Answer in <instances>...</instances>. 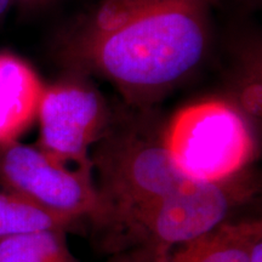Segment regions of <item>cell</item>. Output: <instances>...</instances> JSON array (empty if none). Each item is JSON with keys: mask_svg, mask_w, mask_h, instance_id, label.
Instances as JSON below:
<instances>
[{"mask_svg": "<svg viewBox=\"0 0 262 262\" xmlns=\"http://www.w3.org/2000/svg\"><path fill=\"white\" fill-rule=\"evenodd\" d=\"M215 0H102L60 39L66 63L149 108L204 58Z\"/></svg>", "mask_w": 262, "mask_h": 262, "instance_id": "6da1fadb", "label": "cell"}, {"mask_svg": "<svg viewBox=\"0 0 262 262\" xmlns=\"http://www.w3.org/2000/svg\"><path fill=\"white\" fill-rule=\"evenodd\" d=\"M135 108V107H134ZM111 119L91 157L108 228L118 237L147 206L193 180L178 169L164 142V125L149 108Z\"/></svg>", "mask_w": 262, "mask_h": 262, "instance_id": "7a4b0ae2", "label": "cell"}, {"mask_svg": "<svg viewBox=\"0 0 262 262\" xmlns=\"http://www.w3.org/2000/svg\"><path fill=\"white\" fill-rule=\"evenodd\" d=\"M164 142L186 178L217 182L248 170L255 140L248 119L233 103L205 100L182 108L164 125Z\"/></svg>", "mask_w": 262, "mask_h": 262, "instance_id": "3957f363", "label": "cell"}, {"mask_svg": "<svg viewBox=\"0 0 262 262\" xmlns=\"http://www.w3.org/2000/svg\"><path fill=\"white\" fill-rule=\"evenodd\" d=\"M257 191L248 170L217 182L189 181L147 206L123 229L133 245H149L171 253L225 224L226 217Z\"/></svg>", "mask_w": 262, "mask_h": 262, "instance_id": "277c9868", "label": "cell"}, {"mask_svg": "<svg viewBox=\"0 0 262 262\" xmlns=\"http://www.w3.org/2000/svg\"><path fill=\"white\" fill-rule=\"evenodd\" d=\"M93 175L56 162L37 146L0 145V185L58 217L74 224L90 219L103 228L106 214Z\"/></svg>", "mask_w": 262, "mask_h": 262, "instance_id": "5b68a950", "label": "cell"}, {"mask_svg": "<svg viewBox=\"0 0 262 262\" xmlns=\"http://www.w3.org/2000/svg\"><path fill=\"white\" fill-rule=\"evenodd\" d=\"M37 119L39 149L63 165L94 171L89 148L112 119L96 90L81 81L45 86Z\"/></svg>", "mask_w": 262, "mask_h": 262, "instance_id": "8992f818", "label": "cell"}, {"mask_svg": "<svg viewBox=\"0 0 262 262\" xmlns=\"http://www.w3.org/2000/svg\"><path fill=\"white\" fill-rule=\"evenodd\" d=\"M44 84L27 62L0 54V145L18 141L37 119Z\"/></svg>", "mask_w": 262, "mask_h": 262, "instance_id": "52a82bcc", "label": "cell"}, {"mask_svg": "<svg viewBox=\"0 0 262 262\" xmlns=\"http://www.w3.org/2000/svg\"><path fill=\"white\" fill-rule=\"evenodd\" d=\"M261 221L222 224L171 251L166 262H250V244Z\"/></svg>", "mask_w": 262, "mask_h": 262, "instance_id": "ba28073f", "label": "cell"}, {"mask_svg": "<svg viewBox=\"0 0 262 262\" xmlns=\"http://www.w3.org/2000/svg\"><path fill=\"white\" fill-rule=\"evenodd\" d=\"M66 233V229H41L2 239L0 262H79Z\"/></svg>", "mask_w": 262, "mask_h": 262, "instance_id": "9c48e42d", "label": "cell"}, {"mask_svg": "<svg viewBox=\"0 0 262 262\" xmlns=\"http://www.w3.org/2000/svg\"><path fill=\"white\" fill-rule=\"evenodd\" d=\"M73 225L74 222L39 208L0 185V241L41 229L68 231Z\"/></svg>", "mask_w": 262, "mask_h": 262, "instance_id": "30bf717a", "label": "cell"}, {"mask_svg": "<svg viewBox=\"0 0 262 262\" xmlns=\"http://www.w3.org/2000/svg\"><path fill=\"white\" fill-rule=\"evenodd\" d=\"M261 56L256 51L248 55L243 62V70L238 72L234 83L235 107L243 113L248 122L257 123L261 119Z\"/></svg>", "mask_w": 262, "mask_h": 262, "instance_id": "8fae6325", "label": "cell"}, {"mask_svg": "<svg viewBox=\"0 0 262 262\" xmlns=\"http://www.w3.org/2000/svg\"><path fill=\"white\" fill-rule=\"evenodd\" d=\"M169 255L149 245H133L122 249L108 262H166Z\"/></svg>", "mask_w": 262, "mask_h": 262, "instance_id": "7c38bea8", "label": "cell"}, {"mask_svg": "<svg viewBox=\"0 0 262 262\" xmlns=\"http://www.w3.org/2000/svg\"><path fill=\"white\" fill-rule=\"evenodd\" d=\"M250 262H262V225L255 228L250 244Z\"/></svg>", "mask_w": 262, "mask_h": 262, "instance_id": "4fadbf2b", "label": "cell"}, {"mask_svg": "<svg viewBox=\"0 0 262 262\" xmlns=\"http://www.w3.org/2000/svg\"><path fill=\"white\" fill-rule=\"evenodd\" d=\"M54 2V0H14L18 6H21L22 9L27 10H35L39 8H44L50 4V3Z\"/></svg>", "mask_w": 262, "mask_h": 262, "instance_id": "5bb4252c", "label": "cell"}, {"mask_svg": "<svg viewBox=\"0 0 262 262\" xmlns=\"http://www.w3.org/2000/svg\"><path fill=\"white\" fill-rule=\"evenodd\" d=\"M11 4H14V0H0V17L8 11Z\"/></svg>", "mask_w": 262, "mask_h": 262, "instance_id": "9a60e30c", "label": "cell"}]
</instances>
